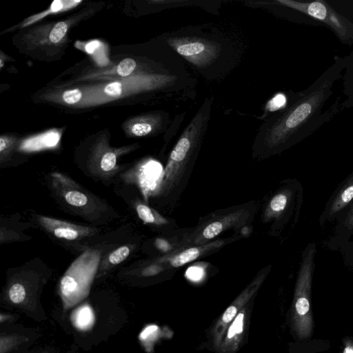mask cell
Segmentation results:
<instances>
[{
  "instance_id": "obj_1",
  "label": "cell",
  "mask_w": 353,
  "mask_h": 353,
  "mask_svg": "<svg viewBox=\"0 0 353 353\" xmlns=\"http://www.w3.org/2000/svg\"><path fill=\"white\" fill-rule=\"evenodd\" d=\"M327 71L285 111L272 117L261 128L259 139L266 149H279L292 143L307 129L321 125V108L332 93L334 82L339 77L336 70Z\"/></svg>"
},
{
  "instance_id": "obj_2",
  "label": "cell",
  "mask_w": 353,
  "mask_h": 353,
  "mask_svg": "<svg viewBox=\"0 0 353 353\" xmlns=\"http://www.w3.org/2000/svg\"><path fill=\"white\" fill-rule=\"evenodd\" d=\"M316 252V245L312 243L307 245L303 252L290 309V332L293 338L299 342L309 341L314 332L312 286Z\"/></svg>"
},
{
  "instance_id": "obj_3",
  "label": "cell",
  "mask_w": 353,
  "mask_h": 353,
  "mask_svg": "<svg viewBox=\"0 0 353 353\" xmlns=\"http://www.w3.org/2000/svg\"><path fill=\"white\" fill-rule=\"evenodd\" d=\"M101 258V250L88 249L71 263L59 287L65 306H72L88 296Z\"/></svg>"
},
{
  "instance_id": "obj_4",
  "label": "cell",
  "mask_w": 353,
  "mask_h": 353,
  "mask_svg": "<svg viewBox=\"0 0 353 353\" xmlns=\"http://www.w3.org/2000/svg\"><path fill=\"white\" fill-rule=\"evenodd\" d=\"M210 108L211 102L206 100L183 131L170 154L163 172L161 186L168 188L179 176L207 128Z\"/></svg>"
},
{
  "instance_id": "obj_5",
  "label": "cell",
  "mask_w": 353,
  "mask_h": 353,
  "mask_svg": "<svg viewBox=\"0 0 353 353\" xmlns=\"http://www.w3.org/2000/svg\"><path fill=\"white\" fill-rule=\"evenodd\" d=\"M179 74L139 75L86 89L83 97V103H101L142 90L167 88L170 85L174 88L175 85H179Z\"/></svg>"
},
{
  "instance_id": "obj_6",
  "label": "cell",
  "mask_w": 353,
  "mask_h": 353,
  "mask_svg": "<svg viewBox=\"0 0 353 353\" xmlns=\"http://www.w3.org/2000/svg\"><path fill=\"white\" fill-rule=\"evenodd\" d=\"M168 42L171 49L199 69L223 59L225 50H228L223 42L194 34L175 33L171 35Z\"/></svg>"
},
{
  "instance_id": "obj_7",
  "label": "cell",
  "mask_w": 353,
  "mask_h": 353,
  "mask_svg": "<svg viewBox=\"0 0 353 353\" xmlns=\"http://www.w3.org/2000/svg\"><path fill=\"white\" fill-rule=\"evenodd\" d=\"M277 3L303 12L329 26L343 41L353 40V24L322 0L301 2L277 0Z\"/></svg>"
},
{
  "instance_id": "obj_8",
  "label": "cell",
  "mask_w": 353,
  "mask_h": 353,
  "mask_svg": "<svg viewBox=\"0 0 353 353\" xmlns=\"http://www.w3.org/2000/svg\"><path fill=\"white\" fill-rule=\"evenodd\" d=\"M268 274V269L259 272L246 288L233 301L223 314L219 318L211 331L214 348L217 351L220 347L225 331L241 310L245 306L262 285Z\"/></svg>"
},
{
  "instance_id": "obj_9",
  "label": "cell",
  "mask_w": 353,
  "mask_h": 353,
  "mask_svg": "<svg viewBox=\"0 0 353 353\" xmlns=\"http://www.w3.org/2000/svg\"><path fill=\"white\" fill-rule=\"evenodd\" d=\"M163 172L161 164L150 159L125 172L122 176L126 183L137 185L147 201L161 186Z\"/></svg>"
},
{
  "instance_id": "obj_10",
  "label": "cell",
  "mask_w": 353,
  "mask_h": 353,
  "mask_svg": "<svg viewBox=\"0 0 353 353\" xmlns=\"http://www.w3.org/2000/svg\"><path fill=\"white\" fill-rule=\"evenodd\" d=\"M250 216V212L245 209L225 214L208 223L196 234L192 235L188 242L196 245L207 243V241L214 239L223 231L241 226L248 220Z\"/></svg>"
},
{
  "instance_id": "obj_11",
  "label": "cell",
  "mask_w": 353,
  "mask_h": 353,
  "mask_svg": "<svg viewBox=\"0 0 353 353\" xmlns=\"http://www.w3.org/2000/svg\"><path fill=\"white\" fill-rule=\"evenodd\" d=\"M249 303L238 313L227 328L217 353H236L245 336Z\"/></svg>"
},
{
  "instance_id": "obj_12",
  "label": "cell",
  "mask_w": 353,
  "mask_h": 353,
  "mask_svg": "<svg viewBox=\"0 0 353 353\" xmlns=\"http://www.w3.org/2000/svg\"><path fill=\"white\" fill-rule=\"evenodd\" d=\"M37 219L40 225L54 236L72 241L92 234L94 228L75 225L52 217L39 215Z\"/></svg>"
},
{
  "instance_id": "obj_13",
  "label": "cell",
  "mask_w": 353,
  "mask_h": 353,
  "mask_svg": "<svg viewBox=\"0 0 353 353\" xmlns=\"http://www.w3.org/2000/svg\"><path fill=\"white\" fill-rule=\"evenodd\" d=\"M52 185L58 194L69 205L84 208L90 203L88 194L70 178L62 173L51 174Z\"/></svg>"
},
{
  "instance_id": "obj_14",
  "label": "cell",
  "mask_w": 353,
  "mask_h": 353,
  "mask_svg": "<svg viewBox=\"0 0 353 353\" xmlns=\"http://www.w3.org/2000/svg\"><path fill=\"white\" fill-rule=\"evenodd\" d=\"M224 244V241L216 240L203 245L187 248L157 259L159 263H168L173 268L181 267L194 261L200 256L212 252Z\"/></svg>"
},
{
  "instance_id": "obj_15",
  "label": "cell",
  "mask_w": 353,
  "mask_h": 353,
  "mask_svg": "<svg viewBox=\"0 0 353 353\" xmlns=\"http://www.w3.org/2000/svg\"><path fill=\"white\" fill-rule=\"evenodd\" d=\"M60 134L55 131L31 137L23 141L19 149L23 152H37L54 148L59 143Z\"/></svg>"
},
{
  "instance_id": "obj_16",
  "label": "cell",
  "mask_w": 353,
  "mask_h": 353,
  "mask_svg": "<svg viewBox=\"0 0 353 353\" xmlns=\"http://www.w3.org/2000/svg\"><path fill=\"white\" fill-rule=\"evenodd\" d=\"M353 199V174L343 184L334 197L328 214L332 216L342 210Z\"/></svg>"
},
{
  "instance_id": "obj_17",
  "label": "cell",
  "mask_w": 353,
  "mask_h": 353,
  "mask_svg": "<svg viewBox=\"0 0 353 353\" xmlns=\"http://www.w3.org/2000/svg\"><path fill=\"white\" fill-rule=\"evenodd\" d=\"M291 197V191L283 190L276 194L270 201L265 212L266 217L279 216L286 208Z\"/></svg>"
},
{
  "instance_id": "obj_18",
  "label": "cell",
  "mask_w": 353,
  "mask_h": 353,
  "mask_svg": "<svg viewBox=\"0 0 353 353\" xmlns=\"http://www.w3.org/2000/svg\"><path fill=\"white\" fill-rule=\"evenodd\" d=\"M135 209L139 218L144 223L161 225L168 224V221L155 210L141 202H137Z\"/></svg>"
},
{
  "instance_id": "obj_19",
  "label": "cell",
  "mask_w": 353,
  "mask_h": 353,
  "mask_svg": "<svg viewBox=\"0 0 353 353\" xmlns=\"http://www.w3.org/2000/svg\"><path fill=\"white\" fill-rule=\"evenodd\" d=\"M73 314V321L80 330H87L94 322V314L89 305H82Z\"/></svg>"
},
{
  "instance_id": "obj_20",
  "label": "cell",
  "mask_w": 353,
  "mask_h": 353,
  "mask_svg": "<svg viewBox=\"0 0 353 353\" xmlns=\"http://www.w3.org/2000/svg\"><path fill=\"white\" fill-rule=\"evenodd\" d=\"M117 155L114 152L108 151L104 153L99 161V168L102 173L110 174L117 168Z\"/></svg>"
},
{
  "instance_id": "obj_21",
  "label": "cell",
  "mask_w": 353,
  "mask_h": 353,
  "mask_svg": "<svg viewBox=\"0 0 353 353\" xmlns=\"http://www.w3.org/2000/svg\"><path fill=\"white\" fill-rule=\"evenodd\" d=\"M26 295V289L21 283H14L9 288V299L14 304L22 303L25 301Z\"/></svg>"
},
{
  "instance_id": "obj_22",
  "label": "cell",
  "mask_w": 353,
  "mask_h": 353,
  "mask_svg": "<svg viewBox=\"0 0 353 353\" xmlns=\"http://www.w3.org/2000/svg\"><path fill=\"white\" fill-rule=\"evenodd\" d=\"M130 252V248L128 245H123L113 252L108 256V262L112 265H117L128 258Z\"/></svg>"
},
{
  "instance_id": "obj_23",
  "label": "cell",
  "mask_w": 353,
  "mask_h": 353,
  "mask_svg": "<svg viewBox=\"0 0 353 353\" xmlns=\"http://www.w3.org/2000/svg\"><path fill=\"white\" fill-rule=\"evenodd\" d=\"M137 66L136 61L131 58H125L121 61L117 67V72L121 77L131 74Z\"/></svg>"
},
{
  "instance_id": "obj_24",
  "label": "cell",
  "mask_w": 353,
  "mask_h": 353,
  "mask_svg": "<svg viewBox=\"0 0 353 353\" xmlns=\"http://www.w3.org/2000/svg\"><path fill=\"white\" fill-rule=\"evenodd\" d=\"M68 30L67 24L63 21L57 23L52 28L49 39L52 43L59 42L65 36Z\"/></svg>"
},
{
  "instance_id": "obj_25",
  "label": "cell",
  "mask_w": 353,
  "mask_h": 353,
  "mask_svg": "<svg viewBox=\"0 0 353 353\" xmlns=\"http://www.w3.org/2000/svg\"><path fill=\"white\" fill-rule=\"evenodd\" d=\"M153 130V125L148 121H141L133 124L130 128L131 133L137 137L149 134Z\"/></svg>"
},
{
  "instance_id": "obj_26",
  "label": "cell",
  "mask_w": 353,
  "mask_h": 353,
  "mask_svg": "<svg viewBox=\"0 0 353 353\" xmlns=\"http://www.w3.org/2000/svg\"><path fill=\"white\" fill-rule=\"evenodd\" d=\"M82 97V92L78 88L66 90L62 96L63 101L70 105L77 103Z\"/></svg>"
},
{
  "instance_id": "obj_27",
  "label": "cell",
  "mask_w": 353,
  "mask_h": 353,
  "mask_svg": "<svg viewBox=\"0 0 353 353\" xmlns=\"http://www.w3.org/2000/svg\"><path fill=\"white\" fill-rule=\"evenodd\" d=\"M285 103V96L283 94H278L268 102V108L270 111H275L284 106Z\"/></svg>"
},
{
  "instance_id": "obj_28",
  "label": "cell",
  "mask_w": 353,
  "mask_h": 353,
  "mask_svg": "<svg viewBox=\"0 0 353 353\" xmlns=\"http://www.w3.org/2000/svg\"><path fill=\"white\" fill-rule=\"evenodd\" d=\"M163 270V267L160 263H154L146 268L141 271V275L143 276H151L159 274Z\"/></svg>"
},
{
  "instance_id": "obj_29",
  "label": "cell",
  "mask_w": 353,
  "mask_h": 353,
  "mask_svg": "<svg viewBox=\"0 0 353 353\" xmlns=\"http://www.w3.org/2000/svg\"><path fill=\"white\" fill-rule=\"evenodd\" d=\"M339 353H353V336H345L342 340Z\"/></svg>"
},
{
  "instance_id": "obj_30",
  "label": "cell",
  "mask_w": 353,
  "mask_h": 353,
  "mask_svg": "<svg viewBox=\"0 0 353 353\" xmlns=\"http://www.w3.org/2000/svg\"><path fill=\"white\" fill-rule=\"evenodd\" d=\"M155 245L159 250L163 252H168L171 249L170 243L165 239L161 238H158L155 240Z\"/></svg>"
},
{
  "instance_id": "obj_31",
  "label": "cell",
  "mask_w": 353,
  "mask_h": 353,
  "mask_svg": "<svg viewBox=\"0 0 353 353\" xmlns=\"http://www.w3.org/2000/svg\"><path fill=\"white\" fill-rule=\"evenodd\" d=\"M344 225L348 230L353 229V207L350 210L344 221Z\"/></svg>"
},
{
  "instance_id": "obj_32",
  "label": "cell",
  "mask_w": 353,
  "mask_h": 353,
  "mask_svg": "<svg viewBox=\"0 0 353 353\" xmlns=\"http://www.w3.org/2000/svg\"><path fill=\"white\" fill-rule=\"evenodd\" d=\"M9 145V141L5 139L4 137H1L0 138V153L1 157L3 155V153L6 152L7 148Z\"/></svg>"
},
{
  "instance_id": "obj_33",
  "label": "cell",
  "mask_w": 353,
  "mask_h": 353,
  "mask_svg": "<svg viewBox=\"0 0 353 353\" xmlns=\"http://www.w3.org/2000/svg\"><path fill=\"white\" fill-rule=\"evenodd\" d=\"M63 2L61 1H53L51 6V10L53 12H57L63 8Z\"/></svg>"
}]
</instances>
